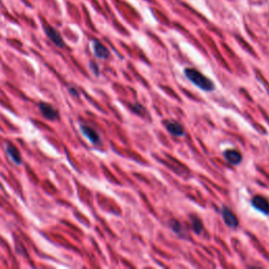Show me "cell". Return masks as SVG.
Masks as SVG:
<instances>
[{
  "label": "cell",
  "mask_w": 269,
  "mask_h": 269,
  "mask_svg": "<svg viewBox=\"0 0 269 269\" xmlns=\"http://www.w3.org/2000/svg\"><path fill=\"white\" fill-rule=\"evenodd\" d=\"M184 74L190 82H193L197 87H199L202 91L209 93L215 89L214 82L207 78L206 76H204L199 70L195 68H186L184 70Z\"/></svg>",
  "instance_id": "1"
},
{
  "label": "cell",
  "mask_w": 269,
  "mask_h": 269,
  "mask_svg": "<svg viewBox=\"0 0 269 269\" xmlns=\"http://www.w3.org/2000/svg\"><path fill=\"white\" fill-rule=\"evenodd\" d=\"M42 28H43L44 33H46V35L48 36L49 39L50 41H52L57 48L62 49V48L66 47L65 40H63L61 34L55 28H53L52 25H50V24H47V23L43 22L42 23Z\"/></svg>",
  "instance_id": "2"
},
{
  "label": "cell",
  "mask_w": 269,
  "mask_h": 269,
  "mask_svg": "<svg viewBox=\"0 0 269 269\" xmlns=\"http://www.w3.org/2000/svg\"><path fill=\"white\" fill-rule=\"evenodd\" d=\"M252 205L254 209L264 215H269V201L263 196H254L252 200Z\"/></svg>",
  "instance_id": "3"
},
{
  "label": "cell",
  "mask_w": 269,
  "mask_h": 269,
  "mask_svg": "<svg viewBox=\"0 0 269 269\" xmlns=\"http://www.w3.org/2000/svg\"><path fill=\"white\" fill-rule=\"evenodd\" d=\"M92 49L95 56L99 59H107L110 57L111 53L110 50H107L106 47H104L99 40L97 39H93L92 40Z\"/></svg>",
  "instance_id": "4"
},
{
  "label": "cell",
  "mask_w": 269,
  "mask_h": 269,
  "mask_svg": "<svg viewBox=\"0 0 269 269\" xmlns=\"http://www.w3.org/2000/svg\"><path fill=\"white\" fill-rule=\"evenodd\" d=\"M164 125L166 127V130H168V132L169 134H171L172 136L182 137L183 134H185L183 125L181 123L177 122V121L166 120V121H164Z\"/></svg>",
  "instance_id": "5"
},
{
  "label": "cell",
  "mask_w": 269,
  "mask_h": 269,
  "mask_svg": "<svg viewBox=\"0 0 269 269\" xmlns=\"http://www.w3.org/2000/svg\"><path fill=\"white\" fill-rule=\"evenodd\" d=\"M221 215L223 217L224 222H225V224L227 226L233 227V228L238 227L239 221H238V219H236L235 215L229 208H227L226 206H222Z\"/></svg>",
  "instance_id": "6"
},
{
  "label": "cell",
  "mask_w": 269,
  "mask_h": 269,
  "mask_svg": "<svg viewBox=\"0 0 269 269\" xmlns=\"http://www.w3.org/2000/svg\"><path fill=\"white\" fill-rule=\"evenodd\" d=\"M38 107H39V111L42 116L48 120H56L59 116V113L52 105L46 103V102H40Z\"/></svg>",
  "instance_id": "7"
},
{
  "label": "cell",
  "mask_w": 269,
  "mask_h": 269,
  "mask_svg": "<svg viewBox=\"0 0 269 269\" xmlns=\"http://www.w3.org/2000/svg\"><path fill=\"white\" fill-rule=\"evenodd\" d=\"M223 157L232 165H239L242 162V153L236 150H226L223 152Z\"/></svg>",
  "instance_id": "8"
},
{
  "label": "cell",
  "mask_w": 269,
  "mask_h": 269,
  "mask_svg": "<svg viewBox=\"0 0 269 269\" xmlns=\"http://www.w3.org/2000/svg\"><path fill=\"white\" fill-rule=\"evenodd\" d=\"M80 131L89 141H91L93 144H98L100 142V140H101L100 136L97 132H96L94 129H92V127H89L84 124H81Z\"/></svg>",
  "instance_id": "9"
},
{
  "label": "cell",
  "mask_w": 269,
  "mask_h": 269,
  "mask_svg": "<svg viewBox=\"0 0 269 269\" xmlns=\"http://www.w3.org/2000/svg\"><path fill=\"white\" fill-rule=\"evenodd\" d=\"M6 153H8L9 157L11 158V160L15 164L20 165L22 163V157L20 151H18V149L16 146H14L11 143L6 144Z\"/></svg>",
  "instance_id": "10"
},
{
  "label": "cell",
  "mask_w": 269,
  "mask_h": 269,
  "mask_svg": "<svg viewBox=\"0 0 269 269\" xmlns=\"http://www.w3.org/2000/svg\"><path fill=\"white\" fill-rule=\"evenodd\" d=\"M191 222V228H193L194 233L197 235H201L203 232V223L202 221L199 219V218L197 217H191L190 219Z\"/></svg>",
  "instance_id": "11"
},
{
  "label": "cell",
  "mask_w": 269,
  "mask_h": 269,
  "mask_svg": "<svg viewBox=\"0 0 269 269\" xmlns=\"http://www.w3.org/2000/svg\"><path fill=\"white\" fill-rule=\"evenodd\" d=\"M131 108H132L133 113L140 115V116H144V115H145V108L139 103H132Z\"/></svg>",
  "instance_id": "12"
},
{
  "label": "cell",
  "mask_w": 269,
  "mask_h": 269,
  "mask_svg": "<svg viewBox=\"0 0 269 269\" xmlns=\"http://www.w3.org/2000/svg\"><path fill=\"white\" fill-rule=\"evenodd\" d=\"M169 226H170V228H171L172 230H174V232H175L176 234H180V233H182V230H183L181 224L179 223L178 221H176V220H170V222H169Z\"/></svg>",
  "instance_id": "13"
},
{
  "label": "cell",
  "mask_w": 269,
  "mask_h": 269,
  "mask_svg": "<svg viewBox=\"0 0 269 269\" xmlns=\"http://www.w3.org/2000/svg\"><path fill=\"white\" fill-rule=\"evenodd\" d=\"M68 92L70 95H73L74 97H79V94H78V91H77V89L73 86H69L68 87Z\"/></svg>",
  "instance_id": "14"
},
{
  "label": "cell",
  "mask_w": 269,
  "mask_h": 269,
  "mask_svg": "<svg viewBox=\"0 0 269 269\" xmlns=\"http://www.w3.org/2000/svg\"><path fill=\"white\" fill-rule=\"evenodd\" d=\"M91 67H92V70L94 72L95 75H99V69H98V66L96 65L95 62H91Z\"/></svg>",
  "instance_id": "15"
}]
</instances>
